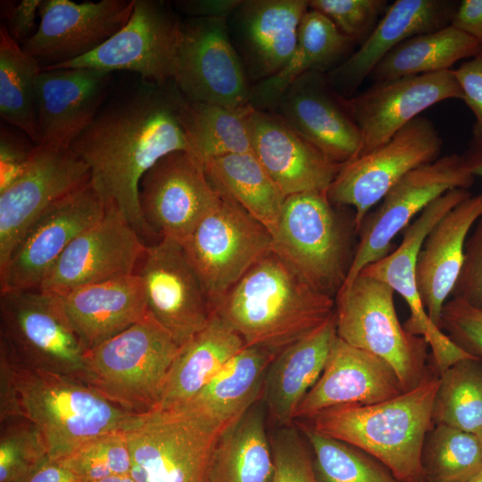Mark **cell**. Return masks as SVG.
Wrapping results in <instances>:
<instances>
[{
  "instance_id": "cell-46",
  "label": "cell",
  "mask_w": 482,
  "mask_h": 482,
  "mask_svg": "<svg viewBox=\"0 0 482 482\" xmlns=\"http://www.w3.org/2000/svg\"><path fill=\"white\" fill-rule=\"evenodd\" d=\"M386 0H311L309 8L328 17L352 42L362 43L388 7Z\"/></svg>"
},
{
  "instance_id": "cell-58",
  "label": "cell",
  "mask_w": 482,
  "mask_h": 482,
  "mask_svg": "<svg viewBox=\"0 0 482 482\" xmlns=\"http://www.w3.org/2000/svg\"><path fill=\"white\" fill-rule=\"evenodd\" d=\"M477 436L480 441L481 447H482V429L479 431V433Z\"/></svg>"
},
{
  "instance_id": "cell-38",
  "label": "cell",
  "mask_w": 482,
  "mask_h": 482,
  "mask_svg": "<svg viewBox=\"0 0 482 482\" xmlns=\"http://www.w3.org/2000/svg\"><path fill=\"white\" fill-rule=\"evenodd\" d=\"M482 51L472 37L452 25L412 37L389 52L370 77L374 82L452 70L458 61Z\"/></svg>"
},
{
  "instance_id": "cell-23",
  "label": "cell",
  "mask_w": 482,
  "mask_h": 482,
  "mask_svg": "<svg viewBox=\"0 0 482 482\" xmlns=\"http://www.w3.org/2000/svg\"><path fill=\"white\" fill-rule=\"evenodd\" d=\"M273 109L291 129L331 161L345 164L359 155L360 130L326 73L310 71L298 78Z\"/></svg>"
},
{
  "instance_id": "cell-11",
  "label": "cell",
  "mask_w": 482,
  "mask_h": 482,
  "mask_svg": "<svg viewBox=\"0 0 482 482\" xmlns=\"http://www.w3.org/2000/svg\"><path fill=\"white\" fill-rule=\"evenodd\" d=\"M443 139L434 123L419 116L387 142L343 164L328 187L329 201L353 209L358 231L370 210L411 170L439 157Z\"/></svg>"
},
{
  "instance_id": "cell-33",
  "label": "cell",
  "mask_w": 482,
  "mask_h": 482,
  "mask_svg": "<svg viewBox=\"0 0 482 482\" xmlns=\"http://www.w3.org/2000/svg\"><path fill=\"white\" fill-rule=\"evenodd\" d=\"M262 399L220 434L209 467V482H270L274 458Z\"/></svg>"
},
{
  "instance_id": "cell-14",
  "label": "cell",
  "mask_w": 482,
  "mask_h": 482,
  "mask_svg": "<svg viewBox=\"0 0 482 482\" xmlns=\"http://www.w3.org/2000/svg\"><path fill=\"white\" fill-rule=\"evenodd\" d=\"M182 21L162 1L135 0L126 24L91 53L46 68L129 71L157 84L172 82ZM42 70V71H44Z\"/></svg>"
},
{
  "instance_id": "cell-51",
  "label": "cell",
  "mask_w": 482,
  "mask_h": 482,
  "mask_svg": "<svg viewBox=\"0 0 482 482\" xmlns=\"http://www.w3.org/2000/svg\"><path fill=\"white\" fill-rule=\"evenodd\" d=\"M41 0H22L16 4H4L2 9L9 35L22 44L34 33L37 14L39 13Z\"/></svg>"
},
{
  "instance_id": "cell-20",
  "label": "cell",
  "mask_w": 482,
  "mask_h": 482,
  "mask_svg": "<svg viewBox=\"0 0 482 482\" xmlns=\"http://www.w3.org/2000/svg\"><path fill=\"white\" fill-rule=\"evenodd\" d=\"M448 99L462 100L453 70L378 81L355 96H341L361 133L358 156L385 144L422 112Z\"/></svg>"
},
{
  "instance_id": "cell-45",
  "label": "cell",
  "mask_w": 482,
  "mask_h": 482,
  "mask_svg": "<svg viewBox=\"0 0 482 482\" xmlns=\"http://www.w3.org/2000/svg\"><path fill=\"white\" fill-rule=\"evenodd\" d=\"M270 440L274 458L270 482H319L310 447L294 423L273 428Z\"/></svg>"
},
{
  "instance_id": "cell-26",
  "label": "cell",
  "mask_w": 482,
  "mask_h": 482,
  "mask_svg": "<svg viewBox=\"0 0 482 482\" xmlns=\"http://www.w3.org/2000/svg\"><path fill=\"white\" fill-rule=\"evenodd\" d=\"M251 141L253 153L286 197L327 191L343 166L331 161L275 112L254 109Z\"/></svg>"
},
{
  "instance_id": "cell-36",
  "label": "cell",
  "mask_w": 482,
  "mask_h": 482,
  "mask_svg": "<svg viewBox=\"0 0 482 482\" xmlns=\"http://www.w3.org/2000/svg\"><path fill=\"white\" fill-rule=\"evenodd\" d=\"M202 163L217 190L237 203L270 233L273 230L286 196L253 151L215 157Z\"/></svg>"
},
{
  "instance_id": "cell-29",
  "label": "cell",
  "mask_w": 482,
  "mask_h": 482,
  "mask_svg": "<svg viewBox=\"0 0 482 482\" xmlns=\"http://www.w3.org/2000/svg\"><path fill=\"white\" fill-rule=\"evenodd\" d=\"M86 352L143 319L148 312L137 273L84 286L60 295Z\"/></svg>"
},
{
  "instance_id": "cell-34",
  "label": "cell",
  "mask_w": 482,
  "mask_h": 482,
  "mask_svg": "<svg viewBox=\"0 0 482 482\" xmlns=\"http://www.w3.org/2000/svg\"><path fill=\"white\" fill-rule=\"evenodd\" d=\"M277 354L262 347L245 346L193 400L180 407L226 428L262 399L267 370Z\"/></svg>"
},
{
  "instance_id": "cell-30",
  "label": "cell",
  "mask_w": 482,
  "mask_h": 482,
  "mask_svg": "<svg viewBox=\"0 0 482 482\" xmlns=\"http://www.w3.org/2000/svg\"><path fill=\"white\" fill-rule=\"evenodd\" d=\"M334 314L320 327L280 351L264 378L262 401L273 428L292 425L295 412L320 378L337 338Z\"/></svg>"
},
{
  "instance_id": "cell-8",
  "label": "cell",
  "mask_w": 482,
  "mask_h": 482,
  "mask_svg": "<svg viewBox=\"0 0 482 482\" xmlns=\"http://www.w3.org/2000/svg\"><path fill=\"white\" fill-rule=\"evenodd\" d=\"M86 353L60 295L39 288L0 292V353L12 365L83 381Z\"/></svg>"
},
{
  "instance_id": "cell-44",
  "label": "cell",
  "mask_w": 482,
  "mask_h": 482,
  "mask_svg": "<svg viewBox=\"0 0 482 482\" xmlns=\"http://www.w3.org/2000/svg\"><path fill=\"white\" fill-rule=\"evenodd\" d=\"M36 427L22 417L0 420V482H22L48 458Z\"/></svg>"
},
{
  "instance_id": "cell-5",
  "label": "cell",
  "mask_w": 482,
  "mask_h": 482,
  "mask_svg": "<svg viewBox=\"0 0 482 482\" xmlns=\"http://www.w3.org/2000/svg\"><path fill=\"white\" fill-rule=\"evenodd\" d=\"M179 348L147 312L86 353L83 381L120 408L146 413L157 407Z\"/></svg>"
},
{
  "instance_id": "cell-43",
  "label": "cell",
  "mask_w": 482,
  "mask_h": 482,
  "mask_svg": "<svg viewBox=\"0 0 482 482\" xmlns=\"http://www.w3.org/2000/svg\"><path fill=\"white\" fill-rule=\"evenodd\" d=\"M58 461L71 470L79 482H94L130 474L131 470L124 429L95 436Z\"/></svg>"
},
{
  "instance_id": "cell-17",
  "label": "cell",
  "mask_w": 482,
  "mask_h": 482,
  "mask_svg": "<svg viewBox=\"0 0 482 482\" xmlns=\"http://www.w3.org/2000/svg\"><path fill=\"white\" fill-rule=\"evenodd\" d=\"M219 195L203 163L184 151L159 160L138 185L141 213L152 235L180 244L214 205Z\"/></svg>"
},
{
  "instance_id": "cell-2",
  "label": "cell",
  "mask_w": 482,
  "mask_h": 482,
  "mask_svg": "<svg viewBox=\"0 0 482 482\" xmlns=\"http://www.w3.org/2000/svg\"><path fill=\"white\" fill-rule=\"evenodd\" d=\"M137 416L80 379L20 369L0 353V420L30 421L52 460H62L95 436L125 429Z\"/></svg>"
},
{
  "instance_id": "cell-39",
  "label": "cell",
  "mask_w": 482,
  "mask_h": 482,
  "mask_svg": "<svg viewBox=\"0 0 482 482\" xmlns=\"http://www.w3.org/2000/svg\"><path fill=\"white\" fill-rule=\"evenodd\" d=\"M42 71L37 61L27 54L0 28V115L7 123L38 143L36 88Z\"/></svg>"
},
{
  "instance_id": "cell-10",
  "label": "cell",
  "mask_w": 482,
  "mask_h": 482,
  "mask_svg": "<svg viewBox=\"0 0 482 482\" xmlns=\"http://www.w3.org/2000/svg\"><path fill=\"white\" fill-rule=\"evenodd\" d=\"M214 205L181 243L215 308L260 260L273 251L270 231L220 191Z\"/></svg>"
},
{
  "instance_id": "cell-24",
  "label": "cell",
  "mask_w": 482,
  "mask_h": 482,
  "mask_svg": "<svg viewBox=\"0 0 482 482\" xmlns=\"http://www.w3.org/2000/svg\"><path fill=\"white\" fill-rule=\"evenodd\" d=\"M112 74L91 68L42 71L36 88L37 145L70 147L106 102Z\"/></svg>"
},
{
  "instance_id": "cell-32",
  "label": "cell",
  "mask_w": 482,
  "mask_h": 482,
  "mask_svg": "<svg viewBox=\"0 0 482 482\" xmlns=\"http://www.w3.org/2000/svg\"><path fill=\"white\" fill-rule=\"evenodd\" d=\"M245 346L242 337L214 313L204 328L180 346L156 408L189 403Z\"/></svg>"
},
{
  "instance_id": "cell-48",
  "label": "cell",
  "mask_w": 482,
  "mask_h": 482,
  "mask_svg": "<svg viewBox=\"0 0 482 482\" xmlns=\"http://www.w3.org/2000/svg\"><path fill=\"white\" fill-rule=\"evenodd\" d=\"M451 298L482 309V215L467 237L462 265Z\"/></svg>"
},
{
  "instance_id": "cell-31",
  "label": "cell",
  "mask_w": 482,
  "mask_h": 482,
  "mask_svg": "<svg viewBox=\"0 0 482 482\" xmlns=\"http://www.w3.org/2000/svg\"><path fill=\"white\" fill-rule=\"evenodd\" d=\"M306 0H248L236 10L240 46L253 79L278 73L292 55Z\"/></svg>"
},
{
  "instance_id": "cell-6",
  "label": "cell",
  "mask_w": 482,
  "mask_h": 482,
  "mask_svg": "<svg viewBox=\"0 0 482 482\" xmlns=\"http://www.w3.org/2000/svg\"><path fill=\"white\" fill-rule=\"evenodd\" d=\"M225 428L186 408L154 409L124 429L135 482H209L212 453Z\"/></svg>"
},
{
  "instance_id": "cell-19",
  "label": "cell",
  "mask_w": 482,
  "mask_h": 482,
  "mask_svg": "<svg viewBox=\"0 0 482 482\" xmlns=\"http://www.w3.org/2000/svg\"><path fill=\"white\" fill-rule=\"evenodd\" d=\"M89 181L87 165L71 146H33L22 175L0 191V269L43 212Z\"/></svg>"
},
{
  "instance_id": "cell-50",
  "label": "cell",
  "mask_w": 482,
  "mask_h": 482,
  "mask_svg": "<svg viewBox=\"0 0 482 482\" xmlns=\"http://www.w3.org/2000/svg\"><path fill=\"white\" fill-rule=\"evenodd\" d=\"M30 149H27L23 144L16 140L7 131L1 132L0 148V191L6 188L24 172Z\"/></svg>"
},
{
  "instance_id": "cell-16",
  "label": "cell",
  "mask_w": 482,
  "mask_h": 482,
  "mask_svg": "<svg viewBox=\"0 0 482 482\" xmlns=\"http://www.w3.org/2000/svg\"><path fill=\"white\" fill-rule=\"evenodd\" d=\"M105 211L90 181L50 205L26 230L0 269V292L39 288L69 245Z\"/></svg>"
},
{
  "instance_id": "cell-40",
  "label": "cell",
  "mask_w": 482,
  "mask_h": 482,
  "mask_svg": "<svg viewBox=\"0 0 482 482\" xmlns=\"http://www.w3.org/2000/svg\"><path fill=\"white\" fill-rule=\"evenodd\" d=\"M306 440L319 482H401L362 449L321 434L301 420L293 422Z\"/></svg>"
},
{
  "instance_id": "cell-54",
  "label": "cell",
  "mask_w": 482,
  "mask_h": 482,
  "mask_svg": "<svg viewBox=\"0 0 482 482\" xmlns=\"http://www.w3.org/2000/svg\"><path fill=\"white\" fill-rule=\"evenodd\" d=\"M22 482H79L58 461L46 458Z\"/></svg>"
},
{
  "instance_id": "cell-41",
  "label": "cell",
  "mask_w": 482,
  "mask_h": 482,
  "mask_svg": "<svg viewBox=\"0 0 482 482\" xmlns=\"http://www.w3.org/2000/svg\"><path fill=\"white\" fill-rule=\"evenodd\" d=\"M433 422L478 435L482 429V360H461L439 375Z\"/></svg>"
},
{
  "instance_id": "cell-27",
  "label": "cell",
  "mask_w": 482,
  "mask_h": 482,
  "mask_svg": "<svg viewBox=\"0 0 482 482\" xmlns=\"http://www.w3.org/2000/svg\"><path fill=\"white\" fill-rule=\"evenodd\" d=\"M457 6L448 0H396L388 5L361 46L328 71L331 87L346 97L401 43L450 25Z\"/></svg>"
},
{
  "instance_id": "cell-13",
  "label": "cell",
  "mask_w": 482,
  "mask_h": 482,
  "mask_svg": "<svg viewBox=\"0 0 482 482\" xmlns=\"http://www.w3.org/2000/svg\"><path fill=\"white\" fill-rule=\"evenodd\" d=\"M172 82L190 102L229 107L250 104L245 69L231 41L226 18L182 21Z\"/></svg>"
},
{
  "instance_id": "cell-12",
  "label": "cell",
  "mask_w": 482,
  "mask_h": 482,
  "mask_svg": "<svg viewBox=\"0 0 482 482\" xmlns=\"http://www.w3.org/2000/svg\"><path fill=\"white\" fill-rule=\"evenodd\" d=\"M474 180L458 154L438 157L408 172L365 217L343 286L351 283L367 265L387 255L395 236L430 203L452 189H469Z\"/></svg>"
},
{
  "instance_id": "cell-57",
  "label": "cell",
  "mask_w": 482,
  "mask_h": 482,
  "mask_svg": "<svg viewBox=\"0 0 482 482\" xmlns=\"http://www.w3.org/2000/svg\"><path fill=\"white\" fill-rule=\"evenodd\" d=\"M470 482H482V471L474 477Z\"/></svg>"
},
{
  "instance_id": "cell-42",
  "label": "cell",
  "mask_w": 482,
  "mask_h": 482,
  "mask_svg": "<svg viewBox=\"0 0 482 482\" xmlns=\"http://www.w3.org/2000/svg\"><path fill=\"white\" fill-rule=\"evenodd\" d=\"M423 482H470L482 471V447L476 434L435 424L421 453Z\"/></svg>"
},
{
  "instance_id": "cell-4",
  "label": "cell",
  "mask_w": 482,
  "mask_h": 482,
  "mask_svg": "<svg viewBox=\"0 0 482 482\" xmlns=\"http://www.w3.org/2000/svg\"><path fill=\"white\" fill-rule=\"evenodd\" d=\"M438 385L439 373L429 361L423 380L394 398L370 405L331 407L300 420L368 453L401 482H423L421 453L434 426Z\"/></svg>"
},
{
  "instance_id": "cell-28",
  "label": "cell",
  "mask_w": 482,
  "mask_h": 482,
  "mask_svg": "<svg viewBox=\"0 0 482 482\" xmlns=\"http://www.w3.org/2000/svg\"><path fill=\"white\" fill-rule=\"evenodd\" d=\"M481 215L482 191L470 195L441 218L418 253V291L430 320L438 328L443 306L451 297L461 271L467 237Z\"/></svg>"
},
{
  "instance_id": "cell-25",
  "label": "cell",
  "mask_w": 482,
  "mask_h": 482,
  "mask_svg": "<svg viewBox=\"0 0 482 482\" xmlns=\"http://www.w3.org/2000/svg\"><path fill=\"white\" fill-rule=\"evenodd\" d=\"M403 392L387 362L337 337L320 378L298 405L294 421L331 407L378 403Z\"/></svg>"
},
{
  "instance_id": "cell-3",
  "label": "cell",
  "mask_w": 482,
  "mask_h": 482,
  "mask_svg": "<svg viewBox=\"0 0 482 482\" xmlns=\"http://www.w3.org/2000/svg\"><path fill=\"white\" fill-rule=\"evenodd\" d=\"M335 312V297L304 279L273 251L223 296L215 313L244 340L278 353Z\"/></svg>"
},
{
  "instance_id": "cell-49",
  "label": "cell",
  "mask_w": 482,
  "mask_h": 482,
  "mask_svg": "<svg viewBox=\"0 0 482 482\" xmlns=\"http://www.w3.org/2000/svg\"><path fill=\"white\" fill-rule=\"evenodd\" d=\"M462 100L472 111L475 123L471 140L482 142V51L453 70Z\"/></svg>"
},
{
  "instance_id": "cell-35",
  "label": "cell",
  "mask_w": 482,
  "mask_h": 482,
  "mask_svg": "<svg viewBox=\"0 0 482 482\" xmlns=\"http://www.w3.org/2000/svg\"><path fill=\"white\" fill-rule=\"evenodd\" d=\"M352 44L328 17L309 8L289 60L278 73L251 88L250 104L257 110L273 108L295 80L310 71H329Z\"/></svg>"
},
{
  "instance_id": "cell-9",
  "label": "cell",
  "mask_w": 482,
  "mask_h": 482,
  "mask_svg": "<svg viewBox=\"0 0 482 482\" xmlns=\"http://www.w3.org/2000/svg\"><path fill=\"white\" fill-rule=\"evenodd\" d=\"M334 205L327 191L288 195L270 232L273 252L331 296L344 285L351 266L348 242Z\"/></svg>"
},
{
  "instance_id": "cell-55",
  "label": "cell",
  "mask_w": 482,
  "mask_h": 482,
  "mask_svg": "<svg viewBox=\"0 0 482 482\" xmlns=\"http://www.w3.org/2000/svg\"><path fill=\"white\" fill-rule=\"evenodd\" d=\"M461 156L470 173L474 177L482 178V142L470 140L467 150Z\"/></svg>"
},
{
  "instance_id": "cell-47",
  "label": "cell",
  "mask_w": 482,
  "mask_h": 482,
  "mask_svg": "<svg viewBox=\"0 0 482 482\" xmlns=\"http://www.w3.org/2000/svg\"><path fill=\"white\" fill-rule=\"evenodd\" d=\"M439 328L458 347L482 360V309L450 298L443 306Z\"/></svg>"
},
{
  "instance_id": "cell-15",
  "label": "cell",
  "mask_w": 482,
  "mask_h": 482,
  "mask_svg": "<svg viewBox=\"0 0 482 482\" xmlns=\"http://www.w3.org/2000/svg\"><path fill=\"white\" fill-rule=\"evenodd\" d=\"M470 195L469 189L454 188L434 200L403 229L402 242L396 248L360 272L387 284L403 298L410 317L403 325L408 332L422 337L428 342L431 350L430 362L439 375L455 362L475 357L458 347L430 320L418 291L417 257L430 229Z\"/></svg>"
},
{
  "instance_id": "cell-18",
  "label": "cell",
  "mask_w": 482,
  "mask_h": 482,
  "mask_svg": "<svg viewBox=\"0 0 482 482\" xmlns=\"http://www.w3.org/2000/svg\"><path fill=\"white\" fill-rule=\"evenodd\" d=\"M137 272L147 310L179 346L206 327L212 303L182 245L169 238L146 246Z\"/></svg>"
},
{
  "instance_id": "cell-1",
  "label": "cell",
  "mask_w": 482,
  "mask_h": 482,
  "mask_svg": "<svg viewBox=\"0 0 482 482\" xmlns=\"http://www.w3.org/2000/svg\"><path fill=\"white\" fill-rule=\"evenodd\" d=\"M185 97L173 82L144 80L106 101L71 148L85 162L105 207L153 236L138 202L143 175L164 156L191 147L179 120Z\"/></svg>"
},
{
  "instance_id": "cell-21",
  "label": "cell",
  "mask_w": 482,
  "mask_h": 482,
  "mask_svg": "<svg viewBox=\"0 0 482 482\" xmlns=\"http://www.w3.org/2000/svg\"><path fill=\"white\" fill-rule=\"evenodd\" d=\"M146 246L115 208L79 235L43 280L39 289L65 295L76 288L135 273Z\"/></svg>"
},
{
  "instance_id": "cell-7",
  "label": "cell",
  "mask_w": 482,
  "mask_h": 482,
  "mask_svg": "<svg viewBox=\"0 0 482 482\" xmlns=\"http://www.w3.org/2000/svg\"><path fill=\"white\" fill-rule=\"evenodd\" d=\"M394 294L387 284L360 273L336 295L337 335L387 362L405 392L428 373L429 346L424 337L411 334L400 323Z\"/></svg>"
},
{
  "instance_id": "cell-52",
  "label": "cell",
  "mask_w": 482,
  "mask_h": 482,
  "mask_svg": "<svg viewBox=\"0 0 482 482\" xmlns=\"http://www.w3.org/2000/svg\"><path fill=\"white\" fill-rule=\"evenodd\" d=\"M450 25L475 39L482 47V0H463L458 4Z\"/></svg>"
},
{
  "instance_id": "cell-22",
  "label": "cell",
  "mask_w": 482,
  "mask_h": 482,
  "mask_svg": "<svg viewBox=\"0 0 482 482\" xmlns=\"http://www.w3.org/2000/svg\"><path fill=\"white\" fill-rule=\"evenodd\" d=\"M135 0L75 3L43 0L40 23L22 48L41 70L84 56L112 37L129 19Z\"/></svg>"
},
{
  "instance_id": "cell-37",
  "label": "cell",
  "mask_w": 482,
  "mask_h": 482,
  "mask_svg": "<svg viewBox=\"0 0 482 482\" xmlns=\"http://www.w3.org/2000/svg\"><path fill=\"white\" fill-rule=\"evenodd\" d=\"M254 109L251 104L229 107L185 99L179 120L192 154L203 162L251 152V117Z\"/></svg>"
},
{
  "instance_id": "cell-56",
  "label": "cell",
  "mask_w": 482,
  "mask_h": 482,
  "mask_svg": "<svg viewBox=\"0 0 482 482\" xmlns=\"http://www.w3.org/2000/svg\"><path fill=\"white\" fill-rule=\"evenodd\" d=\"M94 482H135L130 474L105 478Z\"/></svg>"
},
{
  "instance_id": "cell-53",
  "label": "cell",
  "mask_w": 482,
  "mask_h": 482,
  "mask_svg": "<svg viewBox=\"0 0 482 482\" xmlns=\"http://www.w3.org/2000/svg\"><path fill=\"white\" fill-rule=\"evenodd\" d=\"M242 4L241 0H189L179 1L177 5L191 17L227 18Z\"/></svg>"
}]
</instances>
